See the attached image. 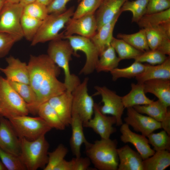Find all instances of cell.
<instances>
[{
	"label": "cell",
	"mask_w": 170,
	"mask_h": 170,
	"mask_svg": "<svg viewBox=\"0 0 170 170\" xmlns=\"http://www.w3.org/2000/svg\"><path fill=\"white\" fill-rule=\"evenodd\" d=\"M170 21V8L155 13L145 14L137 22L139 27L145 28Z\"/></svg>",
	"instance_id": "1f68e13d"
},
{
	"label": "cell",
	"mask_w": 170,
	"mask_h": 170,
	"mask_svg": "<svg viewBox=\"0 0 170 170\" xmlns=\"http://www.w3.org/2000/svg\"><path fill=\"white\" fill-rule=\"evenodd\" d=\"M0 158L6 169L26 170V168L19 156L6 152L0 148Z\"/></svg>",
	"instance_id": "60d3db41"
},
{
	"label": "cell",
	"mask_w": 170,
	"mask_h": 170,
	"mask_svg": "<svg viewBox=\"0 0 170 170\" xmlns=\"http://www.w3.org/2000/svg\"><path fill=\"white\" fill-rule=\"evenodd\" d=\"M116 139H101L84 144L85 152L95 167L99 170H117L119 163Z\"/></svg>",
	"instance_id": "6da1fadb"
},
{
	"label": "cell",
	"mask_w": 170,
	"mask_h": 170,
	"mask_svg": "<svg viewBox=\"0 0 170 170\" xmlns=\"http://www.w3.org/2000/svg\"><path fill=\"white\" fill-rule=\"evenodd\" d=\"M94 117L83 124V127L92 129L101 139H109L110 135L116 131V128L113 127L116 122L115 117L103 114L99 106L96 103H94Z\"/></svg>",
	"instance_id": "4fadbf2b"
},
{
	"label": "cell",
	"mask_w": 170,
	"mask_h": 170,
	"mask_svg": "<svg viewBox=\"0 0 170 170\" xmlns=\"http://www.w3.org/2000/svg\"><path fill=\"white\" fill-rule=\"evenodd\" d=\"M97 94L101 97L103 105L99 106L101 112L105 115H110L115 117L117 126H121L123 123L122 116L125 109L121 97L114 91L106 86H96L94 87Z\"/></svg>",
	"instance_id": "8fae6325"
},
{
	"label": "cell",
	"mask_w": 170,
	"mask_h": 170,
	"mask_svg": "<svg viewBox=\"0 0 170 170\" xmlns=\"http://www.w3.org/2000/svg\"><path fill=\"white\" fill-rule=\"evenodd\" d=\"M53 0H37L36 1L47 6L53 1Z\"/></svg>",
	"instance_id": "f5cc1de1"
},
{
	"label": "cell",
	"mask_w": 170,
	"mask_h": 170,
	"mask_svg": "<svg viewBox=\"0 0 170 170\" xmlns=\"http://www.w3.org/2000/svg\"><path fill=\"white\" fill-rule=\"evenodd\" d=\"M65 28L64 37L76 34L91 38L97 31V22L95 14H88L76 19L71 18Z\"/></svg>",
	"instance_id": "7c38bea8"
},
{
	"label": "cell",
	"mask_w": 170,
	"mask_h": 170,
	"mask_svg": "<svg viewBox=\"0 0 170 170\" xmlns=\"http://www.w3.org/2000/svg\"><path fill=\"white\" fill-rule=\"evenodd\" d=\"M118 170H143V159L140 154L128 145L117 149Z\"/></svg>",
	"instance_id": "d6986e66"
},
{
	"label": "cell",
	"mask_w": 170,
	"mask_h": 170,
	"mask_svg": "<svg viewBox=\"0 0 170 170\" xmlns=\"http://www.w3.org/2000/svg\"><path fill=\"white\" fill-rule=\"evenodd\" d=\"M141 114H146L157 121L161 122L170 111L166 106L159 100L153 101L150 103L137 105L133 107Z\"/></svg>",
	"instance_id": "484cf974"
},
{
	"label": "cell",
	"mask_w": 170,
	"mask_h": 170,
	"mask_svg": "<svg viewBox=\"0 0 170 170\" xmlns=\"http://www.w3.org/2000/svg\"><path fill=\"white\" fill-rule=\"evenodd\" d=\"M128 0H103L94 14L97 29L111 21L120 11L125 2Z\"/></svg>",
	"instance_id": "ffe728a7"
},
{
	"label": "cell",
	"mask_w": 170,
	"mask_h": 170,
	"mask_svg": "<svg viewBox=\"0 0 170 170\" xmlns=\"http://www.w3.org/2000/svg\"><path fill=\"white\" fill-rule=\"evenodd\" d=\"M148 0L127 1L122 7L120 10L122 12L130 11L132 14V22H137L146 14Z\"/></svg>",
	"instance_id": "836d02e7"
},
{
	"label": "cell",
	"mask_w": 170,
	"mask_h": 170,
	"mask_svg": "<svg viewBox=\"0 0 170 170\" xmlns=\"http://www.w3.org/2000/svg\"><path fill=\"white\" fill-rule=\"evenodd\" d=\"M103 0H81L75 10L72 18L76 19L95 14Z\"/></svg>",
	"instance_id": "f35d334b"
},
{
	"label": "cell",
	"mask_w": 170,
	"mask_h": 170,
	"mask_svg": "<svg viewBox=\"0 0 170 170\" xmlns=\"http://www.w3.org/2000/svg\"><path fill=\"white\" fill-rule=\"evenodd\" d=\"M121 126L120 131L122 134L120 136L121 140L124 143L132 144L135 147L143 160L155 153V150L150 147L146 137L131 131L129 126L126 123H123Z\"/></svg>",
	"instance_id": "2e32d148"
},
{
	"label": "cell",
	"mask_w": 170,
	"mask_h": 170,
	"mask_svg": "<svg viewBox=\"0 0 170 170\" xmlns=\"http://www.w3.org/2000/svg\"><path fill=\"white\" fill-rule=\"evenodd\" d=\"M72 159L73 162V170L88 169L91 162L88 157H75Z\"/></svg>",
	"instance_id": "7dc6e473"
},
{
	"label": "cell",
	"mask_w": 170,
	"mask_h": 170,
	"mask_svg": "<svg viewBox=\"0 0 170 170\" xmlns=\"http://www.w3.org/2000/svg\"><path fill=\"white\" fill-rule=\"evenodd\" d=\"M7 66L5 68H0L8 81L16 82L30 84L27 64L14 56L6 58Z\"/></svg>",
	"instance_id": "e0dca14e"
},
{
	"label": "cell",
	"mask_w": 170,
	"mask_h": 170,
	"mask_svg": "<svg viewBox=\"0 0 170 170\" xmlns=\"http://www.w3.org/2000/svg\"><path fill=\"white\" fill-rule=\"evenodd\" d=\"M68 151V149L62 144H60L54 150L48 152V162L44 170H54L63 160Z\"/></svg>",
	"instance_id": "ab89813d"
},
{
	"label": "cell",
	"mask_w": 170,
	"mask_h": 170,
	"mask_svg": "<svg viewBox=\"0 0 170 170\" xmlns=\"http://www.w3.org/2000/svg\"><path fill=\"white\" fill-rule=\"evenodd\" d=\"M63 39L68 40L75 56L78 57L77 52L79 51L82 52L85 55L86 62L79 74L88 75L92 73L95 70L99 53L91 39L78 35L65 37Z\"/></svg>",
	"instance_id": "ba28073f"
},
{
	"label": "cell",
	"mask_w": 170,
	"mask_h": 170,
	"mask_svg": "<svg viewBox=\"0 0 170 170\" xmlns=\"http://www.w3.org/2000/svg\"><path fill=\"white\" fill-rule=\"evenodd\" d=\"M122 13L120 10L111 21L102 26L90 38L98 48L99 54L110 45L115 26Z\"/></svg>",
	"instance_id": "603a6c76"
},
{
	"label": "cell",
	"mask_w": 170,
	"mask_h": 170,
	"mask_svg": "<svg viewBox=\"0 0 170 170\" xmlns=\"http://www.w3.org/2000/svg\"><path fill=\"white\" fill-rule=\"evenodd\" d=\"M170 8V0H148L146 14L161 12Z\"/></svg>",
	"instance_id": "f6af8a7d"
},
{
	"label": "cell",
	"mask_w": 170,
	"mask_h": 170,
	"mask_svg": "<svg viewBox=\"0 0 170 170\" xmlns=\"http://www.w3.org/2000/svg\"></svg>",
	"instance_id": "6f0895ef"
},
{
	"label": "cell",
	"mask_w": 170,
	"mask_h": 170,
	"mask_svg": "<svg viewBox=\"0 0 170 170\" xmlns=\"http://www.w3.org/2000/svg\"><path fill=\"white\" fill-rule=\"evenodd\" d=\"M4 2L14 3H19L20 0H3Z\"/></svg>",
	"instance_id": "db71d44e"
},
{
	"label": "cell",
	"mask_w": 170,
	"mask_h": 170,
	"mask_svg": "<svg viewBox=\"0 0 170 170\" xmlns=\"http://www.w3.org/2000/svg\"><path fill=\"white\" fill-rule=\"evenodd\" d=\"M147 137L155 151H170V136L164 130L156 133L152 132Z\"/></svg>",
	"instance_id": "d590c367"
},
{
	"label": "cell",
	"mask_w": 170,
	"mask_h": 170,
	"mask_svg": "<svg viewBox=\"0 0 170 170\" xmlns=\"http://www.w3.org/2000/svg\"><path fill=\"white\" fill-rule=\"evenodd\" d=\"M137 82L143 83L150 80H170V58L167 57L162 63L152 65L145 64L144 71L135 77Z\"/></svg>",
	"instance_id": "44dd1931"
},
{
	"label": "cell",
	"mask_w": 170,
	"mask_h": 170,
	"mask_svg": "<svg viewBox=\"0 0 170 170\" xmlns=\"http://www.w3.org/2000/svg\"><path fill=\"white\" fill-rule=\"evenodd\" d=\"M127 109V116L124 119L125 123L143 135L147 137L155 130L162 128L161 122L138 112L133 107Z\"/></svg>",
	"instance_id": "5bb4252c"
},
{
	"label": "cell",
	"mask_w": 170,
	"mask_h": 170,
	"mask_svg": "<svg viewBox=\"0 0 170 170\" xmlns=\"http://www.w3.org/2000/svg\"><path fill=\"white\" fill-rule=\"evenodd\" d=\"M8 82L27 105L35 101L36 94L30 84L16 82Z\"/></svg>",
	"instance_id": "74e56055"
},
{
	"label": "cell",
	"mask_w": 170,
	"mask_h": 170,
	"mask_svg": "<svg viewBox=\"0 0 170 170\" xmlns=\"http://www.w3.org/2000/svg\"><path fill=\"white\" fill-rule=\"evenodd\" d=\"M145 67V64L134 61L127 67L122 68L117 67L110 72L111 75L112 80L116 81L122 78H131L135 77L144 71Z\"/></svg>",
	"instance_id": "d6a6232c"
},
{
	"label": "cell",
	"mask_w": 170,
	"mask_h": 170,
	"mask_svg": "<svg viewBox=\"0 0 170 170\" xmlns=\"http://www.w3.org/2000/svg\"><path fill=\"white\" fill-rule=\"evenodd\" d=\"M0 148L18 156L21 151L20 139L9 120L0 116Z\"/></svg>",
	"instance_id": "9a60e30c"
},
{
	"label": "cell",
	"mask_w": 170,
	"mask_h": 170,
	"mask_svg": "<svg viewBox=\"0 0 170 170\" xmlns=\"http://www.w3.org/2000/svg\"><path fill=\"white\" fill-rule=\"evenodd\" d=\"M148 46L151 50H156L163 40L168 38L159 25L144 28Z\"/></svg>",
	"instance_id": "8d00e7d4"
},
{
	"label": "cell",
	"mask_w": 170,
	"mask_h": 170,
	"mask_svg": "<svg viewBox=\"0 0 170 170\" xmlns=\"http://www.w3.org/2000/svg\"><path fill=\"white\" fill-rule=\"evenodd\" d=\"M20 138L30 140H35L45 135L52 128L40 116L32 117L25 115L9 120Z\"/></svg>",
	"instance_id": "52a82bcc"
},
{
	"label": "cell",
	"mask_w": 170,
	"mask_h": 170,
	"mask_svg": "<svg viewBox=\"0 0 170 170\" xmlns=\"http://www.w3.org/2000/svg\"><path fill=\"white\" fill-rule=\"evenodd\" d=\"M143 83L145 93L153 94L166 106H170V80L152 79Z\"/></svg>",
	"instance_id": "7402d4cb"
},
{
	"label": "cell",
	"mask_w": 170,
	"mask_h": 170,
	"mask_svg": "<svg viewBox=\"0 0 170 170\" xmlns=\"http://www.w3.org/2000/svg\"><path fill=\"white\" fill-rule=\"evenodd\" d=\"M42 21L23 13L21 19V25L23 37L31 42L38 31Z\"/></svg>",
	"instance_id": "e575fe53"
},
{
	"label": "cell",
	"mask_w": 170,
	"mask_h": 170,
	"mask_svg": "<svg viewBox=\"0 0 170 170\" xmlns=\"http://www.w3.org/2000/svg\"><path fill=\"white\" fill-rule=\"evenodd\" d=\"M167 58L166 55L156 50L150 49L143 52L134 60L141 63L146 62L154 65L162 63Z\"/></svg>",
	"instance_id": "7bdbcfd3"
},
{
	"label": "cell",
	"mask_w": 170,
	"mask_h": 170,
	"mask_svg": "<svg viewBox=\"0 0 170 170\" xmlns=\"http://www.w3.org/2000/svg\"><path fill=\"white\" fill-rule=\"evenodd\" d=\"M161 123L162 128L170 136V111Z\"/></svg>",
	"instance_id": "f907efd6"
},
{
	"label": "cell",
	"mask_w": 170,
	"mask_h": 170,
	"mask_svg": "<svg viewBox=\"0 0 170 170\" xmlns=\"http://www.w3.org/2000/svg\"><path fill=\"white\" fill-rule=\"evenodd\" d=\"M75 8L72 6L61 13L49 14L42 23L34 38L31 45L35 46L58 39H63L64 31L60 32L73 14Z\"/></svg>",
	"instance_id": "277c9868"
},
{
	"label": "cell",
	"mask_w": 170,
	"mask_h": 170,
	"mask_svg": "<svg viewBox=\"0 0 170 170\" xmlns=\"http://www.w3.org/2000/svg\"><path fill=\"white\" fill-rule=\"evenodd\" d=\"M4 3L3 0H0V13Z\"/></svg>",
	"instance_id": "9f6ffc18"
},
{
	"label": "cell",
	"mask_w": 170,
	"mask_h": 170,
	"mask_svg": "<svg viewBox=\"0 0 170 170\" xmlns=\"http://www.w3.org/2000/svg\"><path fill=\"white\" fill-rule=\"evenodd\" d=\"M165 54L170 55V39L164 38L156 49Z\"/></svg>",
	"instance_id": "c3c4849f"
},
{
	"label": "cell",
	"mask_w": 170,
	"mask_h": 170,
	"mask_svg": "<svg viewBox=\"0 0 170 170\" xmlns=\"http://www.w3.org/2000/svg\"><path fill=\"white\" fill-rule=\"evenodd\" d=\"M37 0H20L19 3L24 7L30 3L36 1Z\"/></svg>",
	"instance_id": "816d5d0a"
},
{
	"label": "cell",
	"mask_w": 170,
	"mask_h": 170,
	"mask_svg": "<svg viewBox=\"0 0 170 170\" xmlns=\"http://www.w3.org/2000/svg\"><path fill=\"white\" fill-rule=\"evenodd\" d=\"M7 170L6 167L2 163V162L0 161V170Z\"/></svg>",
	"instance_id": "11a10c76"
},
{
	"label": "cell",
	"mask_w": 170,
	"mask_h": 170,
	"mask_svg": "<svg viewBox=\"0 0 170 170\" xmlns=\"http://www.w3.org/2000/svg\"><path fill=\"white\" fill-rule=\"evenodd\" d=\"M37 114L52 128H54L60 130L65 129V126L48 101L40 105L38 108Z\"/></svg>",
	"instance_id": "f1b7e54d"
},
{
	"label": "cell",
	"mask_w": 170,
	"mask_h": 170,
	"mask_svg": "<svg viewBox=\"0 0 170 170\" xmlns=\"http://www.w3.org/2000/svg\"><path fill=\"white\" fill-rule=\"evenodd\" d=\"M130 92L125 95L121 97L125 108L137 105L149 104L153 100L150 99L145 95L143 83H132Z\"/></svg>",
	"instance_id": "d4e9b609"
},
{
	"label": "cell",
	"mask_w": 170,
	"mask_h": 170,
	"mask_svg": "<svg viewBox=\"0 0 170 170\" xmlns=\"http://www.w3.org/2000/svg\"><path fill=\"white\" fill-rule=\"evenodd\" d=\"M20 138L21 151L19 156L26 170H36L40 168L43 169L48 162L49 147L45 135L33 140Z\"/></svg>",
	"instance_id": "3957f363"
},
{
	"label": "cell",
	"mask_w": 170,
	"mask_h": 170,
	"mask_svg": "<svg viewBox=\"0 0 170 170\" xmlns=\"http://www.w3.org/2000/svg\"><path fill=\"white\" fill-rule=\"evenodd\" d=\"M29 113L27 104L7 79L0 76V116L9 120Z\"/></svg>",
	"instance_id": "5b68a950"
},
{
	"label": "cell",
	"mask_w": 170,
	"mask_h": 170,
	"mask_svg": "<svg viewBox=\"0 0 170 170\" xmlns=\"http://www.w3.org/2000/svg\"><path fill=\"white\" fill-rule=\"evenodd\" d=\"M23 13L41 20L49 14L47 6L37 1L24 6Z\"/></svg>",
	"instance_id": "b9f144b4"
},
{
	"label": "cell",
	"mask_w": 170,
	"mask_h": 170,
	"mask_svg": "<svg viewBox=\"0 0 170 170\" xmlns=\"http://www.w3.org/2000/svg\"><path fill=\"white\" fill-rule=\"evenodd\" d=\"M110 45L117 54L120 60L125 59H134L143 52L134 48L123 40L114 37Z\"/></svg>",
	"instance_id": "f546056e"
},
{
	"label": "cell",
	"mask_w": 170,
	"mask_h": 170,
	"mask_svg": "<svg viewBox=\"0 0 170 170\" xmlns=\"http://www.w3.org/2000/svg\"><path fill=\"white\" fill-rule=\"evenodd\" d=\"M21 39L18 37L0 32V58L7 55L14 44Z\"/></svg>",
	"instance_id": "ee69618b"
},
{
	"label": "cell",
	"mask_w": 170,
	"mask_h": 170,
	"mask_svg": "<svg viewBox=\"0 0 170 170\" xmlns=\"http://www.w3.org/2000/svg\"><path fill=\"white\" fill-rule=\"evenodd\" d=\"M49 57L64 71V82L66 90L72 92L81 82L78 76L71 72L69 63L73 55V50L68 40L60 39L49 42L47 49Z\"/></svg>",
	"instance_id": "7a4b0ae2"
},
{
	"label": "cell",
	"mask_w": 170,
	"mask_h": 170,
	"mask_svg": "<svg viewBox=\"0 0 170 170\" xmlns=\"http://www.w3.org/2000/svg\"><path fill=\"white\" fill-rule=\"evenodd\" d=\"M117 37L118 38L123 40L134 48L143 52L150 49L144 28H142L137 32L133 34L119 33Z\"/></svg>",
	"instance_id": "4dcf8cb0"
},
{
	"label": "cell",
	"mask_w": 170,
	"mask_h": 170,
	"mask_svg": "<svg viewBox=\"0 0 170 170\" xmlns=\"http://www.w3.org/2000/svg\"><path fill=\"white\" fill-rule=\"evenodd\" d=\"M48 102L55 110L65 127L70 125L72 117L71 92L66 90L63 93L51 98Z\"/></svg>",
	"instance_id": "ac0fdd59"
},
{
	"label": "cell",
	"mask_w": 170,
	"mask_h": 170,
	"mask_svg": "<svg viewBox=\"0 0 170 170\" xmlns=\"http://www.w3.org/2000/svg\"><path fill=\"white\" fill-rule=\"evenodd\" d=\"M88 78L84 79L71 92L72 96V115H78L83 124L88 122L94 114V103L88 92Z\"/></svg>",
	"instance_id": "30bf717a"
},
{
	"label": "cell",
	"mask_w": 170,
	"mask_h": 170,
	"mask_svg": "<svg viewBox=\"0 0 170 170\" xmlns=\"http://www.w3.org/2000/svg\"><path fill=\"white\" fill-rule=\"evenodd\" d=\"M95 70L97 72H110L117 67L121 61L110 45L99 54Z\"/></svg>",
	"instance_id": "4316f807"
},
{
	"label": "cell",
	"mask_w": 170,
	"mask_h": 170,
	"mask_svg": "<svg viewBox=\"0 0 170 170\" xmlns=\"http://www.w3.org/2000/svg\"><path fill=\"white\" fill-rule=\"evenodd\" d=\"M71 0H53L47 6L48 14L61 13L65 11L66 5ZM80 2L81 0H77Z\"/></svg>",
	"instance_id": "bcb514c9"
},
{
	"label": "cell",
	"mask_w": 170,
	"mask_h": 170,
	"mask_svg": "<svg viewBox=\"0 0 170 170\" xmlns=\"http://www.w3.org/2000/svg\"><path fill=\"white\" fill-rule=\"evenodd\" d=\"M27 66L30 85L36 94L47 77L54 73L60 72V68L46 54L31 55Z\"/></svg>",
	"instance_id": "8992f818"
},
{
	"label": "cell",
	"mask_w": 170,
	"mask_h": 170,
	"mask_svg": "<svg viewBox=\"0 0 170 170\" xmlns=\"http://www.w3.org/2000/svg\"><path fill=\"white\" fill-rule=\"evenodd\" d=\"M73 162L72 159L69 161L63 160L54 168V170H73Z\"/></svg>",
	"instance_id": "681fc988"
},
{
	"label": "cell",
	"mask_w": 170,
	"mask_h": 170,
	"mask_svg": "<svg viewBox=\"0 0 170 170\" xmlns=\"http://www.w3.org/2000/svg\"><path fill=\"white\" fill-rule=\"evenodd\" d=\"M70 125L72 129L71 136L70 140L71 148L75 157H79L81 156L82 144H85L88 142L84 135L83 122L78 115H72Z\"/></svg>",
	"instance_id": "cb8c5ba5"
},
{
	"label": "cell",
	"mask_w": 170,
	"mask_h": 170,
	"mask_svg": "<svg viewBox=\"0 0 170 170\" xmlns=\"http://www.w3.org/2000/svg\"><path fill=\"white\" fill-rule=\"evenodd\" d=\"M170 165L169 151H156L152 156L143 160V170H164Z\"/></svg>",
	"instance_id": "83f0119b"
},
{
	"label": "cell",
	"mask_w": 170,
	"mask_h": 170,
	"mask_svg": "<svg viewBox=\"0 0 170 170\" xmlns=\"http://www.w3.org/2000/svg\"><path fill=\"white\" fill-rule=\"evenodd\" d=\"M24 6L20 3L4 2L0 13V32L8 34L21 39L23 35L21 19Z\"/></svg>",
	"instance_id": "9c48e42d"
}]
</instances>
